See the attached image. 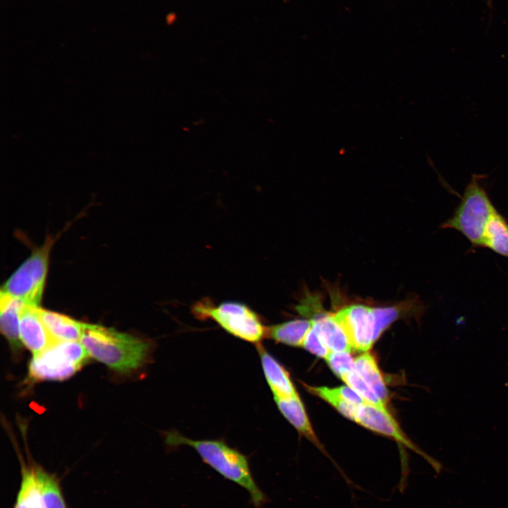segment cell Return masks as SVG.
Returning <instances> with one entry per match:
<instances>
[{"label":"cell","mask_w":508,"mask_h":508,"mask_svg":"<svg viewBox=\"0 0 508 508\" xmlns=\"http://www.w3.org/2000/svg\"><path fill=\"white\" fill-rule=\"evenodd\" d=\"M335 375L341 378L355 370L354 358L348 351H329L325 358Z\"/></svg>","instance_id":"7402d4cb"},{"label":"cell","mask_w":508,"mask_h":508,"mask_svg":"<svg viewBox=\"0 0 508 508\" xmlns=\"http://www.w3.org/2000/svg\"><path fill=\"white\" fill-rule=\"evenodd\" d=\"M344 329L352 350L366 352L375 338L374 307L365 304H351L332 313Z\"/></svg>","instance_id":"52a82bcc"},{"label":"cell","mask_w":508,"mask_h":508,"mask_svg":"<svg viewBox=\"0 0 508 508\" xmlns=\"http://www.w3.org/2000/svg\"><path fill=\"white\" fill-rule=\"evenodd\" d=\"M80 342L90 356L120 373L143 366L152 349V343L147 339L88 323H85Z\"/></svg>","instance_id":"7a4b0ae2"},{"label":"cell","mask_w":508,"mask_h":508,"mask_svg":"<svg viewBox=\"0 0 508 508\" xmlns=\"http://www.w3.org/2000/svg\"><path fill=\"white\" fill-rule=\"evenodd\" d=\"M191 311L197 319L212 320L227 333L247 342L259 344L267 338V327L256 312L243 303L216 304L210 298H203L193 304Z\"/></svg>","instance_id":"3957f363"},{"label":"cell","mask_w":508,"mask_h":508,"mask_svg":"<svg viewBox=\"0 0 508 508\" xmlns=\"http://www.w3.org/2000/svg\"><path fill=\"white\" fill-rule=\"evenodd\" d=\"M483 246L508 258V223L497 211L488 223Z\"/></svg>","instance_id":"ac0fdd59"},{"label":"cell","mask_w":508,"mask_h":508,"mask_svg":"<svg viewBox=\"0 0 508 508\" xmlns=\"http://www.w3.org/2000/svg\"><path fill=\"white\" fill-rule=\"evenodd\" d=\"M40 308L25 305L20 315V339L33 356L40 354L56 342L43 323Z\"/></svg>","instance_id":"9c48e42d"},{"label":"cell","mask_w":508,"mask_h":508,"mask_svg":"<svg viewBox=\"0 0 508 508\" xmlns=\"http://www.w3.org/2000/svg\"><path fill=\"white\" fill-rule=\"evenodd\" d=\"M46 508H67L59 481L39 465L32 467Z\"/></svg>","instance_id":"e0dca14e"},{"label":"cell","mask_w":508,"mask_h":508,"mask_svg":"<svg viewBox=\"0 0 508 508\" xmlns=\"http://www.w3.org/2000/svg\"><path fill=\"white\" fill-rule=\"evenodd\" d=\"M13 508H29L25 490L24 488L21 485L18 490L16 501Z\"/></svg>","instance_id":"cb8c5ba5"},{"label":"cell","mask_w":508,"mask_h":508,"mask_svg":"<svg viewBox=\"0 0 508 508\" xmlns=\"http://www.w3.org/2000/svg\"><path fill=\"white\" fill-rule=\"evenodd\" d=\"M25 303L12 296L0 293V326L1 331L13 351L21 348L19 333L20 313Z\"/></svg>","instance_id":"4fadbf2b"},{"label":"cell","mask_w":508,"mask_h":508,"mask_svg":"<svg viewBox=\"0 0 508 508\" xmlns=\"http://www.w3.org/2000/svg\"><path fill=\"white\" fill-rule=\"evenodd\" d=\"M311 315L313 327L330 351L351 352L348 338L332 313L325 312L322 307Z\"/></svg>","instance_id":"8fae6325"},{"label":"cell","mask_w":508,"mask_h":508,"mask_svg":"<svg viewBox=\"0 0 508 508\" xmlns=\"http://www.w3.org/2000/svg\"><path fill=\"white\" fill-rule=\"evenodd\" d=\"M89 356L80 341H56L33 356L28 377L33 382L69 378L87 361Z\"/></svg>","instance_id":"8992f818"},{"label":"cell","mask_w":508,"mask_h":508,"mask_svg":"<svg viewBox=\"0 0 508 508\" xmlns=\"http://www.w3.org/2000/svg\"><path fill=\"white\" fill-rule=\"evenodd\" d=\"M40 313L43 323L56 341H80L84 322L41 308Z\"/></svg>","instance_id":"5bb4252c"},{"label":"cell","mask_w":508,"mask_h":508,"mask_svg":"<svg viewBox=\"0 0 508 508\" xmlns=\"http://www.w3.org/2000/svg\"><path fill=\"white\" fill-rule=\"evenodd\" d=\"M480 177L476 174L472 176L453 216L442 225V228L459 231L478 246H483L486 226L497 211L480 184Z\"/></svg>","instance_id":"277c9868"},{"label":"cell","mask_w":508,"mask_h":508,"mask_svg":"<svg viewBox=\"0 0 508 508\" xmlns=\"http://www.w3.org/2000/svg\"><path fill=\"white\" fill-rule=\"evenodd\" d=\"M302 347L313 354L324 358L330 351L321 339L313 324L304 339Z\"/></svg>","instance_id":"603a6c76"},{"label":"cell","mask_w":508,"mask_h":508,"mask_svg":"<svg viewBox=\"0 0 508 508\" xmlns=\"http://www.w3.org/2000/svg\"><path fill=\"white\" fill-rule=\"evenodd\" d=\"M165 442L169 447L187 445L193 448L206 464L225 479L244 488L255 508H261L267 502L253 476L248 456L224 440H193L174 430L166 434Z\"/></svg>","instance_id":"6da1fadb"},{"label":"cell","mask_w":508,"mask_h":508,"mask_svg":"<svg viewBox=\"0 0 508 508\" xmlns=\"http://www.w3.org/2000/svg\"><path fill=\"white\" fill-rule=\"evenodd\" d=\"M346 385L357 392L368 404L385 411H389L387 404L370 387V386L354 370L341 378Z\"/></svg>","instance_id":"ffe728a7"},{"label":"cell","mask_w":508,"mask_h":508,"mask_svg":"<svg viewBox=\"0 0 508 508\" xmlns=\"http://www.w3.org/2000/svg\"><path fill=\"white\" fill-rule=\"evenodd\" d=\"M354 361L355 371L387 404L389 398L388 391L382 373L374 356L366 351L354 358Z\"/></svg>","instance_id":"2e32d148"},{"label":"cell","mask_w":508,"mask_h":508,"mask_svg":"<svg viewBox=\"0 0 508 508\" xmlns=\"http://www.w3.org/2000/svg\"><path fill=\"white\" fill-rule=\"evenodd\" d=\"M55 240L47 237L13 272L1 287V291L20 300L25 305L38 306L42 298L47 278L49 258Z\"/></svg>","instance_id":"5b68a950"},{"label":"cell","mask_w":508,"mask_h":508,"mask_svg":"<svg viewBox=\"0 0 508 508\" xmlns=\"http://www.w3.org/2000/svg\"><path fill=\"white\" fill-rule=\"evenodd\" d=\"M306 389L327 401L346 418L353 421L360 405H354L346 401L338 392L336 387H314L305 385Z\"/></svg>","instance_id":"d6986e66"},{"label":"cell","mask_w":508,"mask_h":508,"mask_svg":"<svg viewBox=\"0 0 508 508\" xmlns=\"http://www.w3.org/2000/svg\"><path fill=\"white\" fill-rule=\"evenodd\" d=\"M20 485L25 490L29 508H46L35 480L32 468L22 466Z\"/></svg>","instance_id":"44dd1931"},{"label":"cell","mask_w":508,"mask_h":508,"mask_svg":"<svg viewBox=\"0 0 508 508\" xmlns=\"http://www.w3.org/2000/svg\"><path fill=\"white\" fill-rule=\"evenodd\" d=\"M274 399L279 411L295 429L325 452L313 430L300 396L274 397Z\"/></svg>","instance_id":"7c38bea8"},{"label":"cell","mask_w":508,"mask_h":508,"mask_svg":"<svg viewBox=\"0 0 508 508\" xmlns=\"http://www.w3.org/2000/svg\"><path fill=\"white\" fill-rule=\"evenodd\" d=\"M310 319H295L267 327V338L277 343L291 346H302L312 326Z\"/></svg>","instance_id":"9a60e30c"},{"label":"cell","mask_w":508,"mask_h":508,"mask_svg":"<svg viewBox=\"0 0 508 508\" xmlns=\"http://www.w3.org/2000/svg\"><path fill=\"white\" fill-rule=\"evenodd\" d=\"M257 350L264 375L274 397L299 396L285 368L261 344H257Z\"/></svg>","instance_id":"30bf717a"},{"label":"cell","mask_w":508,"mask_h":508,"mask_svg":"<svg viewBox=\"0 0 508 508\" xmlns=\"http://www.w3.org/2000/svg\"><path fill=\"white\" fill-rule=\"evenodd\" d=\"M354 421L368 430L395 440L423 456L437 472L440 470V464L420 450L402 432L389 411H385L365 403L358 406Z\"/></svg>","instance_id":"ba28073f"}]
</instances>
